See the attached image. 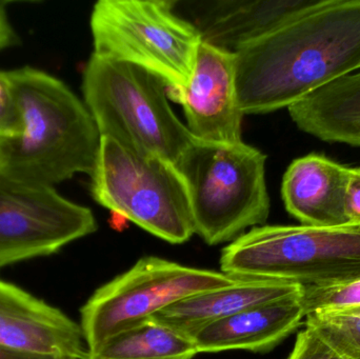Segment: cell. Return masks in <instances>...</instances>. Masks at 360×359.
<instances>
[{
	"label": "cell",
	"mask_w": 360,
	"mask_h": 359,
	"mask_svg": "<svg viewBox=\"0 0 360 359\" xmlns=\"http://www.w3.org/2000/svg\"><path fill=\"white\" fill-rule=\"evenodd\" d=\"M239 280L221 271L143 257L130 270L97 289L82 306L80 327L86 350L96 349L188 297L233 286Z\"/></svg>",
	"instance_id": "cell-8"
},
{
	"label": "cell",
	"mask_w": 360,
	"mask_h": 359,
	"mask_svg": "<svg viewBox=\"0 0 360 359\" xmlns=\"http://www.w3.org/2000/svg\"><path fill=\"white\" fill-rule=\"evenodd\" d=\"M20 110V135L0 139V174L54 188L92 174L101 135L84 103L58 78L22 67L6 72Z\"/></svg>",
	"instance_id": "cell-2"
},
{
	"label": "cell",
	"mask_w": 360,
	"mask_h": 359,
	"mask_svg": "<svg viewBox=\"0 0 360 359\" xmlns=\"http://www.w3.org/2000/svg\"><path fill=\"white\" fill-rule=\"evenodd\" d=\"M306 318V326L321 335L342 358L360 359V316L326 312Z\"/></svg>",
	"instance_id": "cell-18"
},
{
	"label": "cell",
	"mask_w": 360,
	"mask_h": 359,
	"mask_svg": "<svg viewBox=\"0 0 360 359\" xmlns=\"http://www.w3.org/2000/svg\"><path fill=\"white\" fill-rule=\"evenodd\" d=\"M287 359H345L321 335L307 327L297 335L295 346Z\"/></svg>",
	"instance_id": "cell-21"
},
{
	"label": "cell",
	"mask_w": 360,
	"mask_h": 359,
	"mask_svg": "<svg viewBox=\"0 0 360 359\" xmlns=\"http://www.w3.org/2000/svg\"><path fill=\"white\" fill-rule=\"evenodd\" d=\"M288 109L307 134L326 143L360 147V72L325 84Z\"/></svg>",
	"instance_id": "cell-16"
},
{
	"label": "cell",
	"mask_w": 360,
	"mask_h": 359,
	"mask_svg": "<svg viewBox=\"0 0 360 359\" xmlns=\"http://www.w3.org/2000/svg\"><path fill=\"white\" fill-rule=\"evenodd\" d=\"M340 313L351 314V315L360 316V307L353 308V309L345 310V311H340ZM326 313V312H325Z\"/></svg>",
	"instance_id": "cell-25"
},
{
	"label": "cell",
	"mask_w": 360,
	"mask_h": 359,
	"mask_svg": "<svg viewBox=\"0 0 360 359\" xmlns=\"http://www.w3.org/2000/svg\"><path fill=\"white\" fill-rule=\"evenodd\" d=\"M300 297L258 306L207 325L192 337L197 352L271 351L306 318Z\"/></svg>",
	"instance_id": "cell-13"
},
{
	"label": "cell",
	"mask_w": 360,
	"mask_h": 359,
	"mask_svg": "<svg viewBox=\"0 0 360 359\" xmlns=\"http://www.w3.org/2000/svg\"><path fill=\"white\" fill-rule=\"evenodd\" d=\"M6 2L0 1V51L16 46L18 36L8 19Z\"/></svg>",
	"instance_id": "cell-23"
},
{
	"label": "cell",
	"mask_w": 360,
	"mask_h": 359,
	"mask_svg": "<svg viewBox=\"0 0 360 359\" xmlns=\"http://www.w3.org/2000/svg\"><path fill=\"white\" fill-rule=\"evenodd\" d=\"M168 0H101L91 15L94 54L139 65L181 91L202 41L197 27Z\"/></svg>",
	"instance_id": "cell-7"
},
{
	"label": "cell",
	"mask_w": 360,
	"mask_h": 359,
	"mask_svg": "<svg viewBox=\"0 0 360 359\" xmlns=\"http://www.w3.org/2000/svg\"><path fill=\"white\" fill-rule=\"evenodd\" d=\"M234 52L243 113L289 107L359 69L360 0H317Z\"/></svg>",
	"instance_id": "cell-1"
},
{
	"label": "cell",
	"mask_w": 360,
	"mask_h": 359,
	"mask_svg": "<svg viewBox=\"0 0 360 359\" xmlns=\"http://www.w3.org/2000/svg\"><path fill=\"white\" fill-rule=\"evenodd\" d=\"M96 230L92 211L55 188L0 174V268L50 256Z\"/></svg>",
	"instance_id": "cell-9"
},
{
	"label": "cell",
	"mask_w": 360,
	"mask_h": 359,
	"mask_svg": "<svg viewBox=\"0 0 360 359\" xmlns=\"http://www.w3.org/2000/svg\"><path fill=\"white\" fill-rule=\"evenodd\" d=\"M220 268L238 280H283L304 288L350 284L360 280V223L255 227L222 250Z\"/></svg>",
	"instance_id": "cell-5"
},
{
	"label": "cell",
	"mask_w": 360,
	"mask_h": 359,
	"mask_svg": "<svg viewBox=\"0 0 360 359\" xmlns=\"http://www.w3.org/2000/svg\"><path fill=\"white\" fill-rule=\"evenodd\" d=\"M317 0H224L211 4L197 29L205 41L236 51L281 27Z\"/></svg>",
	"instance_id": "cell-15"
},
{
	"label": "cell",
	"mask_w": 360,
	"mask_h": 359,
	"mask_svg": "<svg viewBox=\"0 0 360 359\" xmlns=\"http://www.w3.org/2000/svg\"><path fill=\"white\" fill-rule=\"evenodd\" d=\"M304 287L283 280H240L236 284L188 297L154 316V320L192 339L212 322L251 308L300 297Z\"/></svg>",
	"instance_id": "cell-14"
},
{
	"label": "cell",
	"mask_w": 360,
	"mask_h": 359,
	"mask_svg": "<svg viewBox=\"0 0 360 359\" xmlns=\"http://www.w3.org/2000/svg\"><path fill=\"white\" fill-rule=\"evenodd\" d=\"M349 169L321 154H309L294 160L283 175L281 185L288 212L304 226L348 225L345 194Z\"/></svg>",
	"instance_id": "cell-12"
},
{
	"label": "cell",
	"mask_w": 360,
	"mask_h": 359,
	"mask_svg": "<svg viewBox=\"0 0 360 359\" xmlns=\"http://www.w3.org/2000/svg\"><path fill=\"white\" fill-rule=\"evenodd\" d=\"M0 359H72L59 358V356L46 355V354L37 353V352L27 351V350L18 349L10 346L0 344Z\"/></svg>",
	"instance_id": "cell-24"
},
{
	"label": "cell",
	"mask_w": 360,
	"mask_h": 359,
	"mask_svg": "<svg viewBox=\"0 0 360 359\" xmlns=\"http://www.w3.org/2000/svg\"><path fill=\"white\" fill-rule=\"evenodd\" d=\"M168 97L184 107L186 128L195 138L207 143L243 141L245 114L237 97L235 52L202 40L188 86L181 91L168 89Z\"/></svg>",
	"instance_id": "cell-10"
},
{
	"label": "cell",
	"mask_w": 360,
	"mask_h": 359,
	"mask_svg": "<svg viewBox=\"0 0 360 359\" xmlns=\"http://www.w3.org/2000/svg\"><path fill=\"white\" fill-rule=\"evenodd\" d=\"M90 176L101 206L152 235L180 244L195 234L188 190L172 162L101 136Z\"/></svg>",
	"instance_id": "cell-6"
},
{
	"label": "cell",
	"mask_w": 360,
	"mask_h": 359,
	"mask_svg": "<svg viewBox=\"0 0 360 359\" xmlns=\"http://www.w3.org/2000/svg\"><path fill=\"white\" fill-rule=\"evenodd\" d=\"M0 344L46 355L84 359L82 327L58 308L0 280Z\"/></svg>",
	"instance_id": "cell-11"
},
{
	"label": "cell",
	"mask_w": 360,
	"mask_h": 359,
	"mask_svg": "<svg viewBox=\"0 0 360 359\" xmlns=\"http://www.w3.org/2000/svg\"><path fill=\"white\" fill-rule=\"evenodd\" d=\"M168 84L152 72L93 53L82 79L99 135L176 164L195 141L169 103Z\"/></svg>",
	"instance_id": "cell-4"
},
{
	"label": "cell",
	"mask_w": 360,
	"mask_h": 359,
	"mask_svg": "<svg viewBox=\"0 0 360 359\" xmlns=\"http://www.w3.org/2000/svg\"><path fill=\"white\" fill-rule=\"evenodd\" d=\"M300 301L306 318L314 313L340 312L360 307V280L323 288L306 287Z\"/></svg>",
	"instance_id": "cell-19"
},
{
	"label": "cell",
	"mask_w": 360,
	"mask_h": 359,
	"mask_svg": "<svg viewBox=\"0 0 360 359\" xmlns=\"http://www.w3.org/2000/svg\"><path fill=\"white\" fill-rule=\"evenodd\" d=\"M20 110L6 72L0 71V139L22 133Z\"/></svg>",
	"instance_id": "cell-20"
},
{
	"label": "cell",
	"mask_w": 360,
	"mask_h": 359,
	"mask_svg": "<svg viewBox=\"0 0 360 359\" xmlns=\"http://www.w3.org/2000/svg\"><path fill=\"white\" fill-rule=\"evenodd\" d=\"M345 213L348 223H360V168L349 169L345 194Z\"/></svg>",
	"instance_id": "cell-22"
},
{
	"label": "cell",
	"mask_w": 360,
	"mask_h": 359,
	"mask_svg": "<svg viewBox=\"0 0 360 359\" xmlns=\"http://www.w3.org/2000/svg\"><path fill=\"white\" fill-rule=\"evenodd\" d=\"M266 156L247 143L195 139L177 160L188 190L195 233L216 246L266 223L270 197Z\"/></svg>",
	"instance_id": "cell-3"
},
{
	"label": "cell",
	"mask_w": 360,
	"mask_h": 359,
	"mask_svg": "<svg viewBox=\"0 0 360 359\" xmlns=\"http://www.w3.org/2000/svg\"><path fill=\"white\" fill-rule=\"evenodd\" d=\"M197 354L191 337L152 318L86 350L84 359H193Z\"/></svg>",
	"instance_id": "cell-17"
}]
</instances>
